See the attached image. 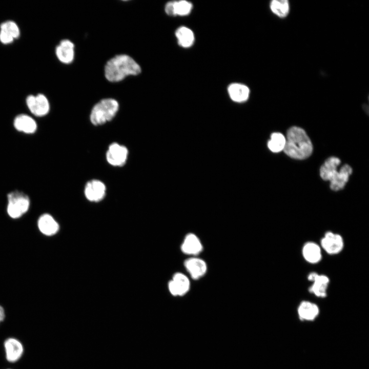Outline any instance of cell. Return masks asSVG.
<instances>
[{"mask_svg": "<svg viewBox=\"0 0 369 369\" xmlns=\"http://www.w3.org/2000/svg\"><path fill=\"white\" fill-rule=\"evenodd\" d=\"M141 72L139 65L127 54H118L110 59L105 66L106 78L110 82H119L126 77L136 76Z\"/></svg>", "mask_w": 369, "mask_h": 369, "instance_id": "obj_1", "label": "cell"}, {"mask_svg": "<svg viewBox=\"0 0 369 369\" xmlns=\"http://www.w3.org/2000/svg\"><path fill=\"white\" fill-rule=\"evenodd\" d=\"M284 152L296 159L309 157L313 151L312 142L305 131L298 127H292L287 131Z\"/></svg>", "mask_w": 369, "mask_h": 369, "instance_id": "obj_2", "label": "cell"}, {"mask_svg": "<svg viewBox=\"0 0 369 369\" xmlns=\"http://www.w3.org/2000/svg\"><path fill=\"white\" fill-rule=\"evenodd\" d=\"M340 162L338 158L331 157L325 160L320 169L321 178L325 181L329 180L330 188L335 191L343 189L352 173V168L347 164L343 165L338 171Z\"/></svg>", "mask_w": 369, "mask_h": 369, "instance_id": "obj_3", "label": "cell"}, {"mask_svg": "<svg viewBox=\"0 0 369 369\" xmlns=\"http://www.w3.org/2000/svg\"><path fill=\"white\" fill-rule=\"evenodd\" d=\"M119 110V104L115 99L105 98L96 103L92 109L90 118L92 124L101 125L111 120Z\"/></svg>", "mask_w": 369, "mask_h": 369, "instance_id": "obj_4", "label": "cell"}, {"mask_svg": "<svg viewBox=\"0 0 369 369\" xmlns=\"http://www.w3.org/2000/svg\"><path fill=\"white\" fill-rule=\"evenodd\" d=\"M7 212L13 219H17L26 213L29 209V196L19 191L10 192L7 195Z\"/></svg>", "mask_w": 369, "mask_h": 369, "instance_id": "obj_5", "label": "cell"}, {"mask_svg": "<svg viewBox=\"0 0 369 369\" xmlns=\"http://www.w3.org/2000/svg\"><path fill=\"white\" fill-rule=\"evenodd\" d=\"M26 103L30 112L36 116H45L50 111L49 100L43 94L28 95L26 99Z\"/></svg>", "mask_w": 369, "mask_h": 369, "instance_id": "obj_6", "label": "cell"}, {"mask_svg": "<svg viewBox=\"0 0 369 369\" xmlns=\"http://www.w3.org/2000/svg\"><path fill=\"white\" fill-rule=\"evenodd\" d=\"M321 246L330 255H336L340 253L344 246L342 237L339 234L327 231L321 239Z\"/></svg>", "mask_w": 369, "mask_h": 369, "instance_id": "obj_7", "label": "cell"}, {"mask_svg": "<svg viewBox=\"0 0 369 369\" xmlns=\"http://www.w3.org/2000/svg\"><path fill=\"white\" fill-rule=\"evenodd\" d=\"M127 148L118 143L111 144L106 153V159L108 162L115 167L124 166L128 158Z\"/></svg>", "mask_w": 369, "mask_h": 369, "instance_id": "obj_8", "label": "cell"}, {"mask_svg": "<svg viewBox=\"0 0 369 369\" xmlns=\"http://www.w3.org/2000/svg\"><path fill=\"white\" fill-rule=\"evenodd\" d=\"M308 279L313 282L309 288L310 292L318 297L324 298L326 296L330 282V279L327 276L312 272L309 275Z\"/></svg>", "mask_w": 369, "mask_h": 369, "instance_id": "obj_9", "label": "cell"}, {"mask_svg": "<svg viewBox=\"0 0 369 369\" xmlns=\"http://www.w3.org/2000/svg\"><path fill=\"white\" fill-rule=\"evenodd\" d=\"M190 288V282L187 276L179 272L176 273L168 284L171 294L175 296H181L188 292Z\"/></svg>", "mask_w": 369, "mask_h": 369, "instance_id": "obj_10", "label": "cell"}, {"mask_svg": "<svg viewBox=\"0 0 369 369\" xmlns=\"http://www.w3.org/2000/svg\"><path fill=\"white\" fill-rule=\"evenodd\" d=\"M106 191V188L105 184L102 181L96 179L88 181L84 189L86 198L93 202L102 200L105 196Z\"/></svg>", "mask_w": 369, "mask_h": 369, "instance_id": "obj_11", "label": "cell"}, {"mask_svg": "<svg viewBox=\"0 0 369 369\" xmlns=\"http://www.w3.org/2000/svg\"><path fill=\"white\" fill-rule=\"evenodd\" d=\"M20 30L13 20H7L0 25V42L3 44L12 43L20 36Z\"/></svg>", "mask_w": 369, "mask_h": 369, "instance_id": "obj_12", "label": "cell"}, {"mask_svg": "<svg viewBox=\"0 0 369 369\" xmlns=\"http://www.w3.org/2000/svg\"><path fill=\"white\" fill-rule=\"evenodd\" d=\"M74 44L69 39L61 40L55 48L58 59L65 64H71L74 59Z\"/></svg>", "mask_w": 369, "mask_h": 369, "instance_id": "obj_13", "label": "cell"}, {"mask_svg": "<svg viewBox=\"0 0 369 369\" xmlns=\"http://www.w3.org/2000/svg\"><path fill=\"white\" fill-rule=\"evenodd\" d=\"M13 126L17 131L27 134L34 133L37 129L36 121L32 117L26 114L17 115L14 119Z\"/></svg>", "mask_w": 369, "mask_h": 369, "instance_id": "obj_14", "label": "cell"}, {"mask_svg": "<svg viewBox=\"0 0 369 369\" xmlns=\"http://www.w3.org/2000/svg\"><path fill=\"white\" fill-rule=\"evenodd\" d=\"M184 265L193 279H198L203 277L207 271L206 262L202 259L192 257L184 262Z\"/></svg>", "mask_w": 369, "mask_h": 369, "instance_id": "obj_15", "label": "cell"}, {"mask_svg": "<svg viewBox=\"0 0 369 369\" xmlns=\"http://www.w3.org/2000/svg\"><path fill=\"white\" fill-rule=\"evenodd\" d=\"M181 251L186 254L196 255L203 250L202 244L198 237L193 233H188L181 245Z\"/></svg>", "mask_w": 369, "mask_h": 369, "instance_id": "obj_16", "label": "cell"}, {"mask_svg": "<svg viewBox=\"0 0 369 369\" xmlns=\"http://www.w3.org/2000/svg\"><path fill=\"white\" fill-rule=\"evenodd\" d=\"M37 225L40 232L48 236L55 234L59 230V225L49 214L44 213L38 218Z\"/></svg>", "mask_w": 369, "mask_h": 369, "instance_id": "obj_17", "label": "cell"}, {"mask_svg": "<svg viewBox=\"0 0 369 369\" xmlns=\"http://www.w3.org/2000/svg\"><path fill=\"white\" fill-rule=\"evenodd\" d=\"M7 360L11 362H16L22 357L23 346L20 341L15 338H9L4 343Z\"/></svg>", "mask_w": 369, "mask_h": 369, "instance_id": "obj_18", "label": "cell"}, {"mask_svg": "<svg viewBox=\"0 0 369 369\" xmlns=\"http://www.w3.org/2000/svg\"><path fill=\"white\" fill-rule=\"evenodd\" d=\"M302 253L304 259L312 264L319 262L322 258L321 248L314 242H306L303 246Z\"/></svg>", "mask_w": 369, "mask_h": 369, "instance_id": "obj_19", "label": "cell"}, {"mask_svg": "<svg viewBox=\"0 0 369 369\" xmlns=\"http://www.w3.org/2000/svg\"><path fill=\"white\" fill-rule=\"evenodd\" d=\"M228 93L230 98L234 101L242 102L246 101L250 95V89L245 85L233 83L228 88Z\"/></svg>", "mask_w": 369, "mask_h": 369, "instance_id": "obj_20", "label": "cell"}, {"mask_svg": "<svg viewBox=\"0 0 369 369\" xmlns=\"http://www.w3.org/2000/svg\"><path fill=\"white\" fill-rule=\"evenodd\" d=\"M319 312L318 306L308 301H302L298 308L299 316L302 320H313L317 317Z\"/></svg>", "mask_w": 369, "mask_h": 369, "instance_id": "obj_21", "label": "cell"}, {"mask_svg": "<svg viewBox=\"0 0 369 369\" xmlns=\"http://www.w3.org/2000/svg\"><path fill=\"white\" fill-rule=\"evenodd\" d=\"M178 45L183 48L191 47L194 42V34L192 30L188 27L182 26L175 32Z\"/></svg>", "mask_w": 369, "mask_h": 369, "instance_id": "obj_22", "label": "cell"}, {"mask_svg": "<svg viewBox=\"0 0 369 369\" xmlns=\"http://www.w3.org/2000/svg\"><path fill=\"white\" fill-rule=\"evenodd\" d=\"M285 144V137L280 133L275 132L271 134L268 146L272 152L277 153L283 150Z\"/></svg>", "mask_w": 369, "mask_h": 369, "instance_id": "obj_23", "label": "cell"}, {"mask_svg": "<svg viewBox=\"0 0 369 369\" xmlns=\"http://www.w3.org/2000/svg\"><path fill=\"white\" fill-rule=\"evenodd\" d=\"M271 11L280 17H285L289 12V4L286 0H273L270 3Z\"/></svg>", "mask_w": 369, "mask_h": 369, "instance_id": "obj_24", "label": "cell"}, {"mask_svg": "<svg viewBox=\"0 0 369 369\" xmlns=\"http://www.w3.org/2000/svg\"><path fill=\"white\" fill-rule=\"evenodd\" d=\"M175 5L176 15H187L190 13L193 7L192 4L186 1H175Z\"/></svg>", "mask_w": 369, "mask_h": 369, "instance_id": "obj_25", "label": "cell"}, {"mask_svg": "<svg viewBox=\"0 0 369 369\" xmlns=\"http://www.w3.org/2000/svg\"><path fill=\"white\" fill-rule=\"evenodd\" d=\"M175 2H168L165 6V11L169 16H175L176 15Z\"/></svg>", "mask_w": 369, "mask_h": 369, "instance_id": "obj_26", "label": "cell"}, {"mask_svg": "<svg viewBox=\"0 0 369 369\" xmlns=\"http://www.w3.org/2000/svg\"><path fill=\"white\" fill-rule=\"evenodd\" d=\"M5 317V310L3 306L0 305V324L4 321Z\"/></svg>", "mask_w": 369, "mask_h": 369, "instance_id": "obj_27", "label": "cell"}]
</instances>
